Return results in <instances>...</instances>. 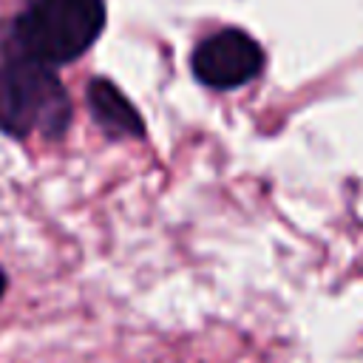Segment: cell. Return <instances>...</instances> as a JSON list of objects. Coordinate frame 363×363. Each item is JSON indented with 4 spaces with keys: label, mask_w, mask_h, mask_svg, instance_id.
<instances>
[{
    "label": "cell",
    "mask_w": 363,
    "mask_h": 363,
    "mask_svg": "<svg viewBox=\"0 0 363 363\" xmlns=\"http://www.w3.org/2000/svg\"><path fill=\"white\" fill-rule=\"evenodd\" d=\"M105 28L102 0H28L14 17L9 40L14 57L62 65L82 57Z\"/></svg>",
    "instance_id": "cell-1"
},
{
    "label": "cell",
    "mask_w": 363,
    "mask_h": 363,
    "mask_svg": "<svg viewBox=\"0 0 363 363\" xmlns=\"http://www.w3.org/2000/svg\"><path fill=\"white\" fill-rule=\"evenodd\" d=\"M71 125V99L51 65L11 57L0 65V130L14 139H60Z\"/></svg>",
    "instance_id": "cell-2"
},
{
    "label": "cell",
    "mask_w": 363,
    "mask_h": 363,
    "mask_svg": "<svg viewBox=\"0 0 363 363\" xmlns=\"http://www.w3.org/2000/svg\"><path fill=\"white\" fill-rule=\"evenodd\" d=\"M261 65H264L261 45L238 28L216 31L213 37L201 40L193 51L196 79L216 91H230L250 82L261 71Z\"/></svg>",
    "instance_id": "cell-3"
},
{
    "label": "cell",
    "mask_w": 363,
    "mask_h": 363,
    "mask_svg": "<svg viewBox=\"0 0 363 363\" xmlns=\"http://www.w3.org/2000/svg\"><path fill=\"white\" fill-rule=\"evenodd\" d=\"M88 111L94 122L111 136V139H139L145 136V122L139 111L130 105V99L105 77H96L88 82L85 91Z\"/></svg>",
    "instance_id": "cell-4"
},
{
    "label": "cell",
    "mask_w": 363,
    "mask_h": 363,
    "mask_svg": "<svg viewBox=\"0 0 363 363\" xmlns=\"http://www.w3.org/2000/svg\"><path fill=\"white\" fill-rule=\"evenodd\" d=\"M6 286H9V281H6V272L0 269V298H3V292H6Z\"/></svg>",
    "instance_id": "cell-5"
}]
</instances>
